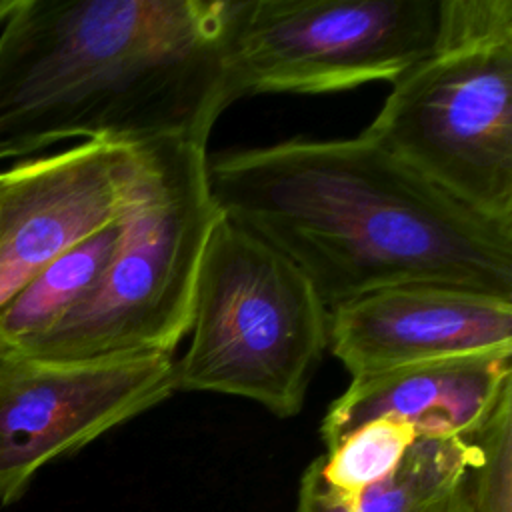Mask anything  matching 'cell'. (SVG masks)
<instances>
[{"instance_id": "8fae6325", "label": "cell", "mask_w": 512, "mask_h": 512, "mask_svg": "<svg viewBox=\"0 0 512 512\" xmlns=\"http://www.w3.org/2000/svg\"><path fill=\"white\" fill-rule=\"evenodd\" d=\"M118 236V218L52 260L0 304V362L12 360L68 316L98 282Z\"/></svg>"}, {"instance_id": "9a60e30c", "label": "cell", "mask_w": 512, "mask_h": 512, "mask_svg": "<svg viewBox=\"0 0 512 512\" xmlns=\"http://www.w3.org/2000/svg\"><path fill=\"white\" fill-rule=\"evenodd\" d=\"M462 490H464V486H462ZM448 512H466V510H464V500H462V492H460V496L456 498V502L452 504V508H450Z\"/></svg>"}, {"instance_id": "7c38bea8", "label": "cell", "mask_w": 512, "mask_h": 512, "mask_svg": "<svg viewBox=\"0 0 512 512\" xmlns=\"http://www.w3.org/2000/svg\"><path fill=\"white\" fill-rule=\"evenodd\" d=\"M416 438V430L406 422L372 420L328 448L310 466L334 490L356 492L392 472Z\"/></svg>"}, {"instance_id": "9c48e42d", "label": "cell", "mask_w": 512, "mask_h": 512, "mask_svg": "<svg viewBox=\"0 0 512 512\" xmlns=\"http://www.w3.org/2000/svg\"><path fill=\"white\" fill-rule=\"evenodd\" d=\"M512 400V350L434 360L352 378L330 404L320 436L326 450L356 428L392 418L418 436H474Z\"/></svg>"}, {"instance_id": "7a4b0ae2", "label": "cell", "mask_w": 512, "mask_h": 512, "mask_svg": "<svg viewBox=\"0 0 512 512\" xmlns=\"http://www.w3.org/2000/svg\"><path fill=\"white\" fill-rule=\"evenodd\" d=\"M138 170L112 254L90 294L16 358L96 360L166 354L188 334L198 270L220 210L206 144H136Z\"/></svg>"}, {"instance_id": "5b68a950", "label": "cell", "mask_w": 512, "mask_h": 512, "mask_svg": "<svg viewBox=\"0 0 512 512\" xmlns=\"http://www.w3.org/2000/svg\"><path fill=\"white\" fill-rule=\"evenodd\" d=\"M442 0H242L230 40L238 100L394 82L432 52Z\"/></svg>"}, {"instance_id": "30bf717a", "label": "cell", "mask_w": 512, "mask_h": 512, "mask_svg": "<svg viewBox=\"0 0 512 512\" xmlns=\"http://www.w3.org/2000/svg\"><path fill=\"white\" fill-rule=\"evenodd\" d=\"M478 452L476 434L418 436L392 472L356 492L334 490L308 466L300 480L298 512H448Z\"/></svg>"}, {"instance_id": "ba28073f", "label": "cell", "mask_w": 512, "mask_h": 512, "mask_svg": "<svg viewBox=\"0 0 512 512\" xmlns=\"http://www.w3.org/2000/svg\"><path fill=\"white\" fill-rule=\"evenodd\" d=\"M328 350L352 378L512 350V298L436 282L376 288L328 312Z\"/></svg>"}, {"instance_id": "5bb4252c", "label": "cell", "mask_w": 512, "mask_h": 512, "mask_svg": "<svg viewBox=\"0 0 512 512\" xmlns=\"http://www.w3.org/2000/svg\"><path fill=\"white\" fill-rule=\"evenodd\" d=\"M22 0H0V24L10 18V14L20 6Z\"/></svg>"}, {"instance_id": "3957f363", "label": "cell", "mask_w": 512, "mask_h": 512, "mask_svg": "<svg viewBox=\"0 0 512 512\" xmlns=\"http://www.w3.org/2000/svg\"><path fill=\"white\" fill-rule=\"evenodd\" d=\"M360 136L512 224V0H442L432 52L392 82Z\"/></svg>"}, {"instance_id": "6da1fadb", "label": "cell", "mask_w": 512, "mask_h": 512, "mask_svg": "<svg viewBox=\"0 0 512 512\" xmlns=\"http://www.w3.org/2000/svg\"><path fill=\"white\" fill-rule=\"evenodd\" d=\"M206 176L220 214L292 260L328 310L408 282L512 298V224L360 134L212 152Z\"/></svg>"}, {"instance_id": "4fadbf2b", "label": "cell", "mask_w": 512, "mask_h": 512, "mask_svg": "<svg viewBox=\"0 0 512 512\" xmlns=\"http://www.w3.org/2000/svg\"><path fill=\"white\" fill-rule=\"evenodd\" d=\"M478 458L464 482L466 512H512V400L476 432Z\"/></svg>"}, {"instance_id": "52a82bcc", "label": "cell", "mask_w": 512, "mask_h": 512, "mask_svg": "<svg viewBox=\"0 0 512 512\" xmlns=\"http://www.w3.org/2000/svg\"><path fill=\"white\" fill-rule=\"evenodd\" d=\"M138 170V146L86 140L0 172V304L52 260L112 224Z\"/></svg>"}, {"instance_id": "8992f818", "label": "cell", "mask_w": 512, "mask_h": 512, "mask_svg": "<svg viewBox=\"0 0 512 512\" xmlns=\"http://www.w3.org/2000/svg\"><path fill=\"white\" fill-rule=\"evenodd\" d=\"M176 392L166 354L0 362V504L16 502L48 462L68 456Z\"/></svg>"}, {"instance_id": "277c9868", "label": "cell", "mask_w": 512, "mask_h": 512, "mask_svg": "<svg viewBox=\"0 0 512 512\" xmlns=\"http://www.w3.org/2000/svg\"><path fill=\"white\" fill-rule=\"evenodd\" d=\"M328 308L274 246L220 214L196 278L176 390L252 400L296 416L328 350Z\"/></svg>"}]
</instances>
